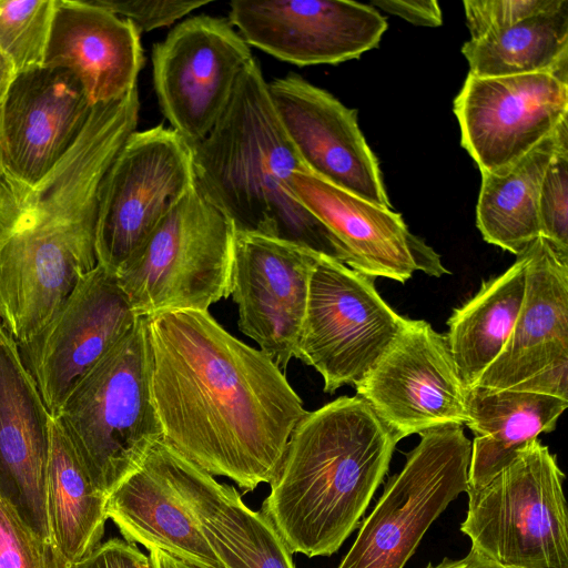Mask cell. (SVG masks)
I'll return each instance as SVG.
<instances>
[{
	"mask_svg": "<svg viewBox=\"0 0 568 568\" xmlns=\"http://www.w3.org/2000/svg\"><path fill=\"white\" fill-rule=\"evenodd\" d=\"M146 318L163 439L245 491L270 484L306 413L283 371L226 332L209 311Z\"/></svg>",
	"mask_w": 568,
	"mask_h": 568,
	"instance_id": "cell-1",
	"label": "cell"
},
{
	"mask_svg": "<svg viewBox=\"0 0 568 568\" xmlns=\"http://www.w3.org/2000/svg\"><path fill=\"white\" fill-rule=\"evenodd\" d=\"M398 440L358 395L294 427L261 514L292 554L331 556L358 526Z\"/></svg>",
	"mask_w": 568,
	"mask_h": 568,
	"instance_id": "cell-2",
	"label": "cell"
},
{
	"mask_svg": "<svg viewBox=\"0 0 568 568\" xmlns=\"http://www.w3.org/2000/svg\"><path fill=\"white\" fill-rule=\"evenodd\" d=\"M195 186L233 224L307 248L354 270L344 243L295 196L293 172L305 171L253 59L210 133L191 145Z\"/></svg>",
	"mask_w": 568,
	"mask_h": 568,
	"instance_id": "cell-3",
	"label": "cell"
},
{
	"mask_svg": "<svg viewBox=\"0 0 568 568\" xmlns=\"http://www.w3.org/2000/svg\"><path fill=\"white\" fill-rule=\"evenodd\" d=\"M151 377L148 318L139 316L52 416L106 497L163 439Z\"/></svg>",
	"mask_w": 568,
	"mask_h": 568,
	"instance_id": "cell-4",
	"label": "cell"
},
{
	"mask_svg": "<svg viewBox=\"0 0 568 568\" xmlns=\"http://www.w3.org/2000/svg\"><path fill=\"white\" fill-rule=\"evenodd\" d=\"M234 226L194 185L115 272L138 316L209 311L231 295Z\"/></svg>",
	"mask_w": 568,
	"mask_h": 568,
	"instance_id": "cell-5",
	"label": "cell"
},
{
	"mask_svg": "<svg viewBox=\"0 0 568 568\" xmlns=\"http://www.w3.org/2000/svg\"><path fill=\"white\" fill-rule=\"evenodd\" d=\"M565 474L538 438L488 483L467 487L460 530L471 548L508 568H568Z\"/></svg>",
	"mask_w": 568,
	"mask_h": 568,
	"instance_id": "cell-6",
	"label": "cell"
},
{
	"mask_svg": "<svg viewBox=\"0 0 568 568\" xmlns=\"http://www.w3.org/2000/svg\"><path fill=\"white\" fill-rule=\"evenodd\" d=\"M97 264L94 222L60 205L23 212L0 239L1 325L30 341Z\"/></svg>",
	"mask_w": 568,
	"mask_h": 568,
	"instance_id": "cell-7",
	"label": "cell"
},
{
	"mask_svg": "<svg viewBox=\"0 0 568 568\" xmlns=\"http://www.w3.org/2000/svg\"><path fill=\"white\" fill-rule=\"evenodd\" d=\"M337 568H404L430 525L468 487L471 442L462 425L419 434Z\"/></svg>",
	"mask_w": 568,
	"mask_h": 568,
	"instance_id": "cell-8",
	"label": "cell"
},
{
	"mask_svg": "<svg viewBox=\"0 0 568 568\" xmlns=\"http://www.w3.org/2000/svg\"><path fill=\"white\" fill-rule=\"evenodd\" d=\"M405 321L378 294L373 277L320 256L310 277L295 357L315 368L324 392L332 394L359 382Z\"/></svg>",
	"mask_w": 568,
	"mask_h": 568,
	"instance_id": "cell-9",
	"label": "cell"
},
{
	"mask_svg": "<svg viewBox=\"0 0 568 568\" xmlns=\"http://www.w3.org/2000/svg\"><path fill=\"white\" fill-rule=\"evenodd\" d=\"M194 185L192 148L176 131L131 133L100 185L98 264L115 273Z\"/></svg>",
	"mask_w": 568,
	"mask_h": 568,
	"instance_id": "cell-10",
	"label": "cell"
},
{
	"mask_svg": "<svg viewBox=\"0 0 568 568\" xmlns=\"http://www.w3.org/2000/svg\"><path fill=\"white\" fill-rule=\"evenodd\" d=\"M253 59L230 21L205 14L185 19L154 44L153 82L161 111L190 145L216 124Z\"/></svg>",
	"mask_w": 568,
	"mask_h": 568,
	"instance_id": "cell-11",
	"label": "cell"
},
{
	"mask_svg": "<svg viewBox=\"0 0 568 568\" xmlns=\"http://www.w3.org/2000/svg\"><path fill=\"white\" fill-rule=\"evenodd\" d=\"M354 386L398 442L468 419V388L446 337L423 320L406 318L389 348Z\"/></svg>",
	"mask_w": 568,
	"mask_h": 568,
	"instance_id": "cell-12",
	"label": "cell"
},
{
	"mask_svg": "<svg viewBox=\"0 0 568 568\" xmlns=\"http://www.w3.org/2000/svg\"><path fill=\"white\" fill-rule=\"evenodd\" d=\"M138 317L115 273L97 264L47 325L18 345L51 416Z\"/></svg>",
	"mask_w": 568,
	"mask_h": 568,
	"instance_id": "cell-13",
	"label": "cell"
},
{
	"mask_svg": "<svg viewBox=\"0 0 568 568\" xmlns=\"http://www.w3.org/2000/svg\"><path fill=\"white\" fill-rule=\"evenodd\" d=\"M524 253L518 317L504 348L473 386L568 400V257L542 236Z\"/></svg>",
	"mask_w": 568,
	"mask_h": 568,
	"instance_id": "cell-14",
	"label": "cell"
},
{
	"mask_svg": "<svg viewBox=\"0 0 568 568\" xmlns=\"http://www.w3.org/2000/svg\"><path fill=\"white\" fill-rule=\"evenodd\" d=\"M460 143L483 173L506 171L568 116V82L551 73L468 74L455 98Z\"/></svg>",
	"mask_w": 568,
	"mask_h": 568,
	"instance_id": "cell-15",
	"label": "cell"
},
{
	"mask_svg": "<svg viewBox=\"0 0 568 568\" xmlns=\"http://www.w3.org/2000/svg\"><path fill=\"white\" fill-rule=\"evenodd\" d=\"M229 19L248 45L298 67L356 59L387 29L377 9L349 0H233Z\"/></svg>",
	"mask_w": 568,
	"mask_h": 568,
	"instance_id": "cell-16",
	"label": "cell"
},
{
	"mask_svg": "<svg viewBox=\"0 0 568 568\" xmlns=\"http://www.w3.org/2000/svg\"><path fill=\"white\" fill-rule=\"evenodd\" d=\"M320 256L283 240L234 230L231 294L239 328L282 371L296 355Z\"/></svg>",
	"mask_w": 568,
	"mask_h": 568,
	"instance_id": "cell-17",
	"label": "cell"
},
{
	"mask_svg": "<svg viewBox=\"0 0 568 568\" xmlns=\"http://www.w3.org/2000/svg\"><path fill=\"white\" fill-rule=\"evenodd\" d=\"M276 113L308 172L389 209L377 159L357 123V111L301 75L267 83Z\"/></svg>",
	"mask_w": 568,
	"mask_h": 568,
	"instance_id": "cell-18",
	"label": "cell"
},
{
	"mask_svg": "<svg viewBox=\"0 0 568 568\" xmlns=\"http://www.w3.org/2000/svg\"><path fill=\"white\" fill-rule=\"evenodd\" d=\"M92 108L67 70L41 67L19 73L0 113L8 172L32 189L77 140Z\"/></svg>",
	"mask_w": 568,
	"mask_h": 568,
	"instance_id": "cell-19",
	"label": "cell"
},
{
	"mask_svg": "<svg viewBox=\"0 0 568 568\" xmlns=\"http://www.w3.org/2000/svg\"><path fill=\"white\" fill-rule=\"evenodd\" d=\"M51 420L18 344L0 323V497L48 544L45 486Z\"/></svg>",
	"mask_w": 568,
	"mask_h": 568,
	"instance_id": "cell-20",
	"label": "cell"
},
{
	"mask_svg": "<svg viewBox=\"0 0 568 568\" xmlns=\"http://www.w3.org/2000/svg\"><path fill=\"white\" fill-rule=\"evenodd\" d=\"M291 186L297 200L349 250L355 271L399 283L416 271L435 277L449 273L440 256L409 232L400 214L310 172H293Z\"/></svg>",
	"mask_w": 568,
	"mask_h": 568,
	"instance_id": "cell-21",
	"label": "cell"
},
{
	"mask_svg": "<svg viewBox=\"0 0 568 568\" xmlns=\"http://www.w3.org/2000/svg\"><path fill=\"white\" fill-rule=\"evenodd\" d=\"M143 64L140 33L131 21L89 0H55L42 67L72 73L90 105L136 88Z\"/></svg>",
	"mask_w": 568,
	"mask_h": 568,
	"instance_id": "cell-22",
	"label": "cell"
},
{
	"mask_svg": "<svg viewBox=\"0 0 568 568\" xmlns=\"http://www.w3.org/2000/svg\"><path fill=\"white\" fill-rule=\"evenodd\" d=\"M161 446L176 493L224 568H295L277 530L235 487L215 480L164 439Z\"/></svg>",
	"mask_w": 568,
	"mask_h": 568,
	"instance_id": "cell-23",
	"label": "cell"
},
{
	"mask_svg": "<svg viewBox=\"0 0 568 568\" xmlns=\"http://www.w3.org/2000/svg\"><path fill=\"white\" fill-rule=\"evenodd\" d=\"M161 440L109 495L106 516L126 541L149 551L163 550L196 568H224L170 479Z\"/></svg>",
	"mask_w": 568,
	"mask_h": 568,
	"instance_id": "cell-24",
	"label": "cell"
},
{
	"mask_svg": "<svg viewBox=\"0 0 568 568\" xmlns=\"http://www.w3.org/2000/svg\"><path fill=\"white\" fill-rule=\"evenodd\" d=\"M568 400L545 394L468 388L467 423L474 434L468 487H479L510 464L519 449L556 428Z\"/></svg>",
	"mask_w": 568,
	"mask_h": 568,
	"instance_id": "cell-25",
	"label": "cell"
},
{
	"mask_svg": "<svg viewBox=\"0 0 568 568\" xmlns=\"http://www.w3.org/2000/svg\"><path fill=\"white\" fill-rule=\"evenodd\" d=\"M106 501L52 418L45 506L51 544L65 568H72L101 544Z\"/></svg>",
	"mask_w": 568,
	"mask_h": 568,
	"instance_id": "cell-26",
	"label": "cell"
},
{
	"mask_svg": "<svg viewBox=\"0 0 568 568\" xmlns=\"http://www.w3.org/2000/svg\"><path fill=\"white\" fill-rule=\"evenodd\" d=\"M567 124L568 116L506 171L481 174L476 222L486 242L518 256L540 236L541 183Z\"/></svg>",
	"mask_w": 568,
	"mask_h": 568,
	"instance_id": "cell-27",
	"label": "cell"
},
{
	"mask_svg": "<svg viewBox=\"0 0 568 568\" xmlns=\"http://www.w3.org/2000/svg\"><path fill=\"white\" fill-rule=\"evenodd\" d=\"M525 268L523 252L503 274L483 282L447 321L445 337L467 388L499 355L514 328L525 294Z\"/></svg>",
	"mask_w": 568,
	"mask_h": 568,
	"instance_id": "cell-28",
	"label": "cell"
},
{
	"mask_svg": "<svg viewBox=\"0 0 568 568\" xmlns=\"http://www.w3.org/2000/svg\"><path fill=\"white\" fill-rule=\"evenodd\" d=\"M462 53L477 78L551 73L568 82V0L508 28L465 42Z\"/></svg>",
	"mask_w": 568,
	"mask_h": 568,
	"instance_id": "cell-29",
	"label": "cell"
},
{
	"mask_svg": "<svg viewBox=\"0 0 568 568\" xmlns=\"http://www.w3.org/2000/svg\"><path fill=\"white\" fill-rule=\"evenodd\" d=\"M55 0H0V50L19 73L43 65Z\"/></svg>",
	"mask_w": 568,
	"mask_h": 568,
	"instance_id": "cell-30",
	"label": "cell"
},
{
	"mask_svg": "<svg viewBox=\"0 0 568 568\" xmlns=\"http://www.w3.org/2000/svg\"><path fill=\"white\" fill-rule=\"evenodd\" d=\"M538 216L540 236L568 257V124L544 175Z\"/></svg>",
	"mask_w": 568,
	"mask_h": 568,
	"instance_id": "cell-31",
	"label": "cell"
},
{
	"mask_svg": "<svg viewBox=\"0 0 568 568\" xmlns=\"http://www.w3.org/2000/svg\"><path fill=\"white\" fill-rule=\"evenodd\" d=\"M0 568H65L53 546L38 537L1 497Z\"/></svg>",
	"mask_w": 568,
	"mask_h": 568,
	"instance_id": "cell-32",
	"label": "cell"
},
{
	"mask_svg": "<svg viewBox=\"0 0 568 568\" xmlns=\"http://www.w3.org/2000/svg\"><path fill=\"white\" fill-rule=\"evenodd\" d=\"M558 0H465L470 39L508 28L552 8Z\"/></svg>",
	"mask_w": 568,
	"mask_h": 568,
	"instance_id": "cell-33",
	"label": "cell"
},
{
	"mask_svg": "<svg viewBox=\"0 0 568 568\" xmlns=\"http://www.w3.org/2000/svg\"><path fill=\"white\" fill-rule=\"evenodd\" d=\"M133 23L141 34L166 27L210 3L207 0H89Z\"/></svg>",
	"mask_w": 568,
	"mask_h": 568,
	"instance_id": "cell-34",
	"label": "cell"
},
{
	"mask_svg": "<svg viewBox=\"0 0 568 568\" xmlns=\"http://www.w3.org/2000/svg\"><path fill=\"white\" fill-rule=\"evenodd\" d=\"M143 555L135 544L113 538L100 544L72 568H139Z\"/></svg>",
	"mask_w": 568,
	"mask_h": 568,
	"instance_id": "cell-35",
	"label": "cell"
},
{
	"mask_svg": "<svg viewBox=\"0 0 568 568\" xmlns=\"http://www.w3.org/2000/svg\"><path fill=\"white\" fill-rule=\"evenodd\" d=\"M30 192V187L18 182L8 172L0 149V239L14 226L24 210Z\"/></svg>",
	"mask_w": 568,
	"mask_h": 568,
	"instance_id": "cell-36",
	"label": "cell"
},
{
	"mask_svg": "<svg viewBox=\"0 0 568 568\" xmlns=\"http://www.w3.org/2000/svg\"><path fill=\"white\" fill-rule=\"evenodd\" d=\"M369 4L416 26L439 27L443 22L435 0H374Z\"/></svg>",
	"mask_w": 568,
	"mask_h": 568,
	"instance_id": "cell-37",
	"label": "cell"
},
{
	"mask_svg": "<svg viewBox=\"0 0 568 568\" xmlns=\"http://www.w3.org/2000/svg\"><path fill=\"white\" fill-rule=\"evenodd\" d=\"M426 568H508L470 548L469 552L460 559L444 558L439 564H428Z\"/></svg>",
	"mask_w": 568,
	"mask_h": 568,
	"instance_id": "cell-38",
	"label": "cell"
},
{
	"mask_svg": "<svg viewBox=\"0 0 568 568\" xmlns=\"http://www.w3.org/2000/svg\"><path fill=\"white\" fill-rule=\"evenodd\" d=\"M17 75L13 62L0 50V104L3 103Z\"/></svg>",
	"mask_w": 568,
	"mask_h": 568,
	"instance_id": "cell-39",
	"label": "cell"
},
{
	"mask_svg": "<svg viewBox=\"0 0 568 568\" xmlns=\"http://www.w3.org/2000/svg\"><path fill=\"white\" fill-rule=\"evenodd\" d=\"M150 559L153 568H196L163 550H150Z\"/></svg>",
	"mask_w": 568,
	"mask_h": 568,
	"instance_id": "cell-40",
	"label": "cell"
},
{
	"mask_svg": "<svg viewBox=\"0 0 568 568\" xmlns=\"http://www.w3.org/2000/svg\"><path fill=\"white\" fill-rule=\"evenodd\" d=\"M139 568H153L149 556H145V555L142 556L140 564H139Z\"/></svg>",
	"mask_w": 568,
	"mask_h": 568,
	"instance_id": "cell-41",
	"label": "cell"
}]
</instances>
